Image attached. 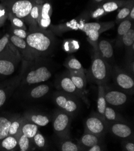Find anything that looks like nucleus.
I'll list each match as a JSON object with an SVG mask.
<instances>
[{
	"label": "nucleus",
	"instance_id": "obj_1",
	"mask_svg": "<svg viewBox=\"0 0 134 151\" xmlns=\"http://www.w3.org/2000/svg\"><path fill=\"white\" fill-rule=\"evenodd\" d=\"M25 40L34 58L49 53L54 43L52 35L40 28L31 29Z\"/></svg>",
	"mask_w": 134,
	"mask_h": 151
},
{
	"label": "nucleus",
	"instance_id": "obj_2",
	"mask_svg": "<svg viewBox=\"0 0 134 151\" xmlns=\"http://www.w3.org/2000/svg\"><path fill=\"white\" fill-rule=\"evenodd\" d=\"M109 75V68L105 60L99 55H95L90 69V80L98 85H103L108 80Z\"/></svg>",
	"mask_w": 134,
	"mask_h": 151
},
{
	"label": "nucleus",
	"instance_id": "obj_3",
	"mask_svg": "<svg viewBox=\"0 0 134 151\" xmlns=\"http://www.w3.org/2000/svg\"><path fill=\"white\" fill-rule=\"evenodd\" d=\"M72 116L60 110L57 111L53 118V129L58 136L62 138L69 135Z\"/></svg>",
	"mask_w": 134,
	"mask_h": 151
},
{
	"label": "nucleus",
	"instance_id": "obj_4",
	"mask_svg": "<svg viewBox=\"0 0 134 151\" xmlns=\"http://www.w3.org/2000/svg\"><path fill=\"white\" fill-rule=\"evenodd\" d=\"M54 99L59 109L72 116L78 110V101L75 96L73 95L66 93H58L54 95Z\"/></svg>",
	"mask_w": 134,
	"mask_h": 151
},
{
	"label": "nucleus",
	"instance_id": "obj_5",
	"mask_svg": "<svg viewBox=\"0 0 134 151\" xmlns=\"http://www.w3.org/2000/svg\"><path fill=\"white\" fill-rule=\"evenodd\" d=\"M107 121L99 114H95L88 117L85 124V131L101 137L107 129Z\"/></svg>",
	"mask_w": 134,
	"mask_h": 151
},
{
	"label": "nucleus",
	"instance_id": "obj_6",
	"mask_svg": "<svg viewBox=\"0 0 134 151\" xmlns=\"http://www.w3.org/2000/svg\"><path fill=\"white\" fill-rule=\"evenodd\" d=\"M52 73L46 66H41L29 70L24 78V83L32 85L47 81L51 78Z\"/></svg>",
	"mask_w": 134,
	"mask_h": 151
},
{
	"label": "nucleus",
	"instance_id": "obj_7",
	"mask_svg": "<svg viewBox=\"0 0 134 151\" xmlns=\"http://www.w3.org/2000/svg\"><path fill=\"white\" fill-rule=\"evenodd\" d=\"M33 6V4L30 0H17L12 3L7 11L14 17L28 22L29 15Z\"/></svg>",
	"mask_w": 134,
	"mask_h": 151
},
{
	"label": "nucleus",
	"instance_id": "obj_8",
	"mask_svg": "<svg viewBox=\"0 0 134 151\" xmlns=\"http://www.w3.org/2000/svg\"><path fill=\"white\" fill-rule=\"evenodd\" d=\"M114 77L115 82L119 88L128 93H133L134 80L129 74L122 70L115 71Z\"/></svg>",
	"mask_w": 134,
	"mask_h": 151
},
{
	"label": "nucleus",
	"instance_id": "obj_9",
	"mask_svg": "<svg viewBox=\"0 0 134 151\" xmlns=\"http://www.w3.org/2000/svg\"><path fill=\"white\" fill-rule=\"evenodd\" d=\"M57 84H58V88L59 89H61L64 93H68L74 96L80 97L83 100L86 101V103L87 101L88 102V100L85 99V97L84 96V94L82 93L81 91H80V90L76 87V86L74 85L69 73L64 75V76H63L62 78L59 79Z\"/></svg>",
	"mask_w": 134,
	"mask_h": 151
},
{
	"label": "nucleus",
	"instance_id": "obj_10",
	"mask_svg": "<svg viewBox=\"0 0 134 151\" xmlns=\"http://www.w3.org/2000/svg\"><path fill=\"white\" fill-rule=\"evenodd\" d=\"M18 56L5 55L0 56V75L9 76L16 70Z\"/></svg>",
	"mask_w": 134,
	"mask_h": 151
},
{
	"label": "nucleus",
	"instance_id": "obj_11",
	"mask_svg": "<svg viewBox=\"0 0 134 151\" xmlns=\"http://www.w3.org/2000/svg\"><path fill=\"white\" fill-rule=\"evenodd\" d=\"M9 39L13 46L16 48L18 51L22 53L25 59L27 60H31L34 58L30 49L26 42L25 39H21L14 35L9 36Z\"/></svg>",
	"mask_w": 134,
	"mask_h": 151
},
{
	"label": "nucleus",
	"instance_id": "obj_12",
	"mask_svg": "<svg viewBox=\"0 0 134 151\" xmlns=\"http://www.w3.org/2000/svg\"><path fill=\"white\" fill-rule=\"evenodd\" d=\"M111 132L115 136L126 139L132 136V129L126 124L122 122H114L110 127Z\"/></svg>",
	"mask_w": 134,
	"mask_h": 151
},
{
	"label": "nucleus",
	"instance_id": "obj_13",
	"mask_svg": "<svg viewBox=\"0 0 134 151\" xmlns=\"http://www.w3.org/2000/svg\"><path fill=\"white\" fill-rule=\"evenodd\" d=\"M105 97L107 104L115 107L122 106L128 100L126 93L117 90H110L107 92L105 91Z\"/></svg>",
	"mask_w": 134,
	"mask_h": 151
},
{
	"label": "nucleus",
	"instance_id": "obj_14",
	"mask_svg": "<svg viewBox=\"0 0 134 151\" xmlns=\"http://www.w3.org/2000/svg\"><path fill=\"white\" fill-rule=\"evenodd\" d=\"M5 55L19 56L18 50L10 42L8 35L0 39V56Z\"/></svg>",
	"mask_w": 134,
	"mask_h": 151
},
{
	"label": "nucleus",
	"instance_id": "obj_15",
	"mask_svg": "<svg viewBox=\"0 0 134 151\" xmlns=\"http://www.w3.org/2000/svg\"><path fill=\"white\" fill-rule=\"evenodd\" d=\"M51 12L52 9L49 3H46L42 6L40 17L37 24L39 28L42 29H44L50 25Z\"/></svg>",
	"mask_w": 134,
	"mask_h": 151
},
{
	"label": "nucleus",
	"instance_id": "obj_16",
	"mask_svg": "<svg viewBox=\"0 0 134 151\" xmlns=\"http://www.w3.org/2000/svg\"><path fill=\"white\" fill-rule=\"evenodd\" d=\"M24 116L28 121L35 124L37 126L40 127L46 126L50 122L49 117L45 114L34 113H27Z\"/></svg>",
	"mask_w": 134,
	"mask_h": 151
},
{
	"label": "nucleus",
	"instance_id": "obj_17",
	"mask_svg": "<svg viewBox=\"0 0 134 151\" xmlns=\"http://www.w3.org/2000/svg\"><path fill=\"white\" fill-rule=\"evenodd\" d=\"M100 137L96 135L85 131L80 140V146H82L83 149H88L94 145L99 144Z\"/></svg>",
	"mask_w": 134,
	"mask_h": 151
},
{
	"label": "nucleus",
	"instance_id": "obj_18",
	"mask_svg": "<svg viewBox=\"0 0 134 151\" xmlns=\"http://www.w3.org/2000/svg\"><path fill=\"white\" fill-rule=\"evenodd\" d=\"M25 120L24 116L18 117H13L11 120V122L10 124L9 129V135H13V136L18 138L20 136L21 133V128Z\"/></svg>",
	"mask_w": 134,
	"mask_h": 151
},
{
	"label": "nucleus",
	"instance_id": "obj_19",
	"mask_svg": "<svg viewBox=\"0 0 134 151\" xmlns=\"http://www.w3.org/2000/svg\"><path fill=\"white\" fill-rule=\"evenodd\" d=\"M98 50L102 58L110 59L113 56V48L111 43L107 40H101L97 44Z\"/></svg>",
	"mask_w": 134,
	"mask_h": 151
},
{
	"label": "nucleus",
	"instance_id": "obj_20",
	"mask_svg": "<svg viewBox=\"0 0 134 151\" xmlns=\"http://www.w3.org/2000/svg\"><path fill=\"white\" fill-rule=\"evenodd\" d=\"M18 146V139L13 135H9L7 137L0 141V150H13Z\"/></svg>",
	"mask_w": 134,
	"mask_h": 151
},
{
	"label": "nucleus",
	"instance_id": "obj_21",
	"mask_svg": "<svg viewBox=\"0 0 134 151\" xmlns=\"http://www.w3.org/2000/svg\"><path fill=\"white\" fill-rule=\"evenodd\" d=\"M98 98L97 101V109L98 114L103 117L104 111L107 107V102L105 97V90L103 85H98Z\"/></svg>",
	"mask_w": 134,
	"mask_h": 151
},
{
	"label": "nucleus",
	"instance_id": "obj_22",
	"mask_svg": "<svg viewBox=\"0 0 134 151\" xmlns=\"http://www.w3.org/2000/svg\"><path fill=\"white\" fill-rule=\"evenodd\" d=\"M38 131L39 128L37 125L31 122H29L25 119L21 128L22 134L26 135L29 139H33Z\"/></svg>",
	"mask_w": 134,
	"mask_h": 151
},
{
	"label": "nucleus",
	"instance_id": "obj_23",
	"mask_svg": "<svg viewBox=\"0 0 134 151\" xmlns=\"http://www.w3.org/2000/svg\"><path fill=\"white\" fill-rule=\"evenodd\" d=\"M50 90V87L47 84H40L33 88L29 92V96L33 99H39L45 96Z\"/></svg>",
	"mask_w": 134,
	"mask_h": 151
},
{
	"label": "nucleus",
	"instance_id": "obj_24",
	"mask_svg": "<svg viewBox=\"0 0 134 151\" xmlns=\"http://www.w3.org/2000/svg\"><path fill=\"white\" fill-rule=\"evenodd\" d=\"M69 72L75 74L85 75L84 69L79 60L75 58H72L68 60L66 65Z\"/></svg>",
	"mask_w": 134,
	"mask_h": 151
},
{
	"label": "nucleus",
	"instance_id": "obj_25",
	"mask_svg": "<svg viewBox=\"0 0 134 151\" xmlns=\"http://www.w3.org/2000/svg\"><path fill=\"white\" fill-rule=\"evenodd\" d=\"M12 118L6 116H0V141L9 135V129Z\"/></svg>",
	"mask_w": 134,
	"mask_h": 151
},
{
	"label": "nucleus",
	"instance_id": "obj_26",
	"mask_svg": "<svg viewBox=\"0 0 134 151\" xmlns=\"http://www.w3.org/2000/svg\"><path fill=\"white\" fill-rule=\"evenodd\" d=\"M70 77L76 87L84 94L85 93V87L86 85V78L85 75H81L69 72Z\"/></svg>",
	"mask_w": 134,
	"mask_h": 151
},
{
	"label": "nucleus",
	"instance_id": "obj_27",
	"mask_svg": "<svg viewBox=\"0 0 134 151\" xmlns=\"http://www.w3.org/2000/svg\"><path fill=\"white\" fill-rule=\"evenodd\" d=\"M78 29L82 30L84 33L89 31V30H97L100 33L103 30H106L107 28L104 27V26L100 23L97 22H88L86 24H79Z\"/></svg>",
	"mask_w": 134,
	"mask_h": 151
},
{
	"label": "nucleus",
	"instance_id": "obj_28",
	"mask_svg": "<svg viewBox=\"0 0 134 151\" xmlns=\"http://www.w3.org/2000/svg\"><path fill=\"white\" fill-rule=\"evenodd\" d=\"M103 117L106 121L108 122H117L119 119L115 111L113 108L108 106H107L105 111H104Z\"/></svg>",
	"mask_w": 134,
	"mask_h": 151
},
{
	"label": "nucleus",
	"instance_id": "obj_29",
	"mask_svg": "<svg viewBox=\"0 0 134 151\" xmlns=\"http://www.w3.org/2000/svg\"><path fill=\"white\" fill-rule=\"evenodd\" d=\"M30 140L31 139H29L24 134H21L20 136L18 138V146L21 151L29 150L30 148Z\"/></svg>",
	"mask_w": 134,
	"mask_h": 151
},
{
	"label": "nucleus",
	"instance_id": "obj_30",
	"mask_svg": "<svg viewBox=\"0 0 134 151\" xmlns=\"http://www.w3.org/2000/svg\"><path fill=\"white\" fill-rule=\"evenodd\" d=\"M8 18H9V19L11 21L13 27L21 28V29H23L25 30L27 29L26 26H25L24 21L21 19L14 17V15H13L12 14L9 13V12H8Z\"/></svg>",
	"mask_w": 134,
	"mask_h": 151
},
{
	"label": "nucleus",
	"instance_id": "obj_31",
	"mask_svg": "<svg viewBox=\"0 0 134 151\" xmlns=\"http://www.w3.org/2000/svg\"><path fill=\"white\" fill-rule=\"evenodd\" d=\"M122 41L125 46L129 47L134 44V29L130 28L129 31L122 36Z\"/></svg>",
	"mask_w": 134,
	"mask_h": 151
},
{
	"label": "nucleus",
	"instance_id": "obj_32",
	"mask_svg": "<svg viewBox=\"0 0 134 151\" xmlns=\"http://www.w3.org/2000/svg\"><path fill=\"white\" fill-rule=\"evenodd\" d=\"M60 149L62 151H78L80 150L81 148L77 144L67 140L64 142L61 145Z\"/></svg>",
	"mask_w": 134,
	"mask_h": 151
},
{
	"label": "nucleus",
	"instance_id": "obj_33",
	"mask_svg": "<svg viewBox=\"0 0 134 151\" xmlns=\"http://www.w3.org/2000/svg\"><path fill=\"white\" fill-rule=\"evenodd\" d=\"M131 27L132 23L129 20H125L122 22L120 25H119L117 29L118 35L120 36H123L131 28Z\"/></svg>",
	"mask_w": 134,
	"mask_h": 151
},
{
	"label": "nucleus",
	"instance_id": "obj_34",
	"mask_svg": "<svg viewBox=\"0 0 134 151\" xmlns=\"http://www.w3.org/2000/svg\"><path fill=\"white\" fill-rule=\"evenodd\" d=\"M33 140L34 144L39 148H43L44 146H45V144H46L45 139H44V137H43V135L40 132H39V131L36 134L34 137L33 138Z\"/></svg>",
	"mask_w": 134,
	"mask_h": 151
},
{
	"label": "nucleus",
	"instance_id": "obj_35",
	"mask_svg": "<svg viewBox=\"0 0 134 151\" xmlns=\"http://www.w3.org/2000/svg\"><path fill=\"white\" fill-rule=\"evenodd\" d=\"M86 35L88 36V40L93 43H96L99 37V35L100 32L97 30H89V31L85 33Z\"/></svg>",
	"mask_w": 134,
	"mask_h": 151
},
{
	"label": "nucleus",
	"instance_id": "obj_36",
	"mask_svg": "<svg viewBox=\"0 0 134 151\" xmlns=\"http://www.w3.org/2000/svg\"><path fill=\"white\" fill-rule=\"evenodd\" d=\"M8 18L7 9L2 4H0V27H2Z\"/></svg>",
	"mask_w": 134,
	"mask_h": 151
},
{
	"label": "nucleus",
	"instance_id": "obj_37",
	"mask_svg": "<svg viewBox=\"0 0 134 151\" xmlns=\"http://www.w3.org/2000/svg\"><path fill=\"white\" fill-rule=\"evenodd\" d=\"M102 8L105 12L109 13L116 10L118 8V6L115 2H108L103 5Z\"/></svg>",
	"mask_w": 134,
	"mask_h": 151
},
{
	"label": "nucleus",
	"instance_id": "obj_38",
	"mask_svg": "<svg viewBox=\"0 0 134 151\" xmlns=\"http://www.w3.org/2000/svg\"><path fill=\"white\" fill-rule=\"evenodd\" d=\"M8 89L6 88L0 87V108H1L6 102V100L8 97Z\"/></svg>",
	"mask_w": 134,
	"mask_h": 151
},
{
	"label": "nucleus",
	"instance_id": "obj_39",
	"mask_svg": "<svg viewBox=\"0 0 134 151\" xmlns=\"http://www.w3.org/2000/svg\"><path fill=\"white\" fill-rule=\"evenodd\" d=\"M12 32L13 35L16 36L18 37H20L21 39H25L28 33L26 32V30L21 29V28H14L13 27Z\"/></svg>",
	"mask_w": 134,
	"mask_h": 151
},
{
	"label": "nucleus",
	"instance_id": "obj_40",
	"mask_svg": "<svg viewBox=\"0 0 134 151\" xmlns=\"http://www.w3.org/2000/svg\"><path fill=\"white\" fill-rule=\"evenodd\" d=\"M130 9L128 8H123L119 11L118 15H117V18L118 19H125L130 13Z\"/></svg>",
	"mask_w": 134,
	"mask_h": 151
},
{
	"label": "nucleus",
	"instance_id": "obj_41",
	"mask_svg": "<svg viewBox=\"0 0 134 151\" xmlns=\"http://www.w3.org/2000/svg\"><path fill=\"white\" fill-rule=\"evenodd\" d=\"M104 13H105V11H104L103 8H98L92 13V17L93 18H97L100 17H102V15L104 14Z\"/></svg>",
	"mask_w": 134,
	"mask_h": 151
},
{
	"label": "nucleus",
	"instance_id": "obj_42",
	"mask_svg": "<svg viewBox=\"0 0 134 151\" xmlns=\"http://www.w3.org/2000/svg\"><path fill=\"white\" fill-rule=\"evenodd\" d=\"M125 149L127 151H134V144L132 142H128L125 145Z\"/></svg>",
	"mask_w": 134,
	"mask_h": 151
},
{
	"label": "nucleus",
	"instance_id": "obj_43",
	"mask_svg": "<svg viewBox=\"0 0 134 151\" xmlns=\"http://www.w3.org/2000/svg\"><path fill=\"white\" fill-rule=\"evenodd\" d=\"M87 150L88 151H101L102 150V148L99 145V144L94 145L93 146L91 147L90 148L88 149Z\"/></svg>",
	"mask_w": 134,
	"mask_h": 151
},
{
	"label": "nucleus",
	"instance_id": "obj_44",
	"mask_svg": "<svg viewBox=\"0 0 134 151\" xmlns=\"http://www.w3.org/2000/svg\"><path fill=\"white\" fill-rule=\"evenodd\" d=\"M129 15L132 20L134 19V8L132 9V10L130 11V13Z\"/></svg>",
	"mask_w": 134,
	"mask_h": 151
},
{
	"label": "nucleus",
	"instance_id": "obj_45",
	"mask_svg": "<svg viewBox=\"0 0 134 151\" xmlns=\"http://www.w3.org/2000/svg\"><path fill=\"white\" fill-rule=\"evenodd\" d=\"M95 1L97 2H101V1H103V0H95Z\"/></svg>",
	"mask_w": 134,
	"mask_h": 151
}]
</instances>
